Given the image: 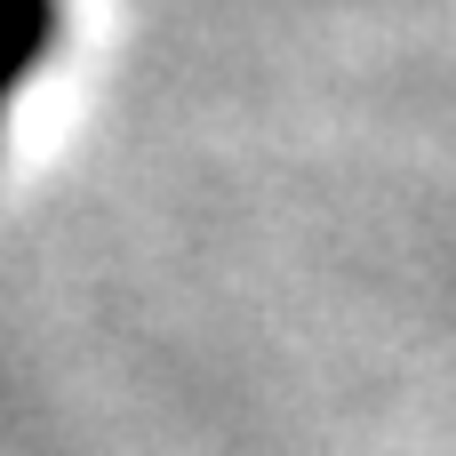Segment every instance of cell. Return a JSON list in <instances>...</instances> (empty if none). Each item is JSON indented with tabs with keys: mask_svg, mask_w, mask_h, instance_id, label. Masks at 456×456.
I'll return each instance as SVG.
<instances>
[{
	"mask_svg": "<svg viewBox=\"0 0 456 456\" xmlns=\"http://www.w3.org/2000/svg\"><path fill=\"white\" fill-rule=\"evenodd\" d=\"M48 48H56V0H0V128L16 88L48 64Z\"/></svg>",
	"mask_w": 456,
	"mask_h": 456,
	"instance_id": "cell-1",
	"label": "cell"
}]
</instances>
